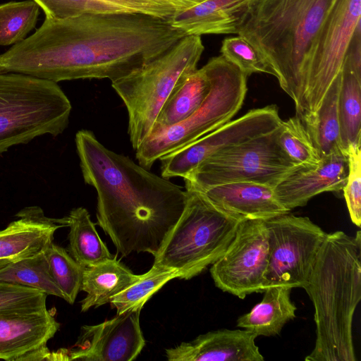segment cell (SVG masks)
I'll list each match as a JSON object with an SVG mask.
<instances>
[{"label": "cell", "mask_w": 361, "mask_h": 361, "mask_svg": "<svg viewBox=\"0 0 361 361\" xmlns=\"http://www.w3.org/2000/svg\"><path fill=\"white\" fill-rule=\"evenodd\" d=\"M185 34L169 20L139 13L46 18L32 35L0 54V73L58 82H111L161 55Z\"/></svg>", "instance_id": "6da1fadb"}, {"label": "cell", "mask_w": 361, "mask_h": 361, "mask_svg": "<svg viewBox=\"0 0 361 361\" xmlns=\"http://www.w3.org/2000/svg\"><path fill=\"white\" fill-rule=\"evenodd\" d=\"M75 145L84 181L97 192V224L123 256L154 257L185 209L186 190L109 149L90 130H79Z\"/></svg>", "instance_id": "7a4b0ae2"}, {"label": "cell", "mask_w": 361, "mask_h": 361, "mask_svg": "<svg viewBox=\"0 0 361 361\" xmlns=\"http://www.w3.org/2000/svg\"><path fill=\"white\" fill-rule=\"evenodd\" d=\"M312 302L316 341L306 361H356L353 321L361 300V232L326 233L302 288Z\"/></svg>", "instance_id": "3957f363"}, {"label": "cell", "mask_w": 361, "mask_h": 361, "mask_svg": "<svg viewBox=\"0 0 361 361\" xmlns=\"http://www.w3.org/2000/svg\"><path fill=\"white\" fill-rule=\"evenodd\" d=\"M337 0H252L238 35L269 62L296 105L320 30Z\"/></svg>", "instance_id": "277c9868"}, {"label": "cell", "mask_w": 361, "mask_h": 361, "mask_svg": "<svg viewBox=\"0 0 361 361\" xmlns=\"http://www.w3.org/2000/svg\"><path fill=\"white\" fill-rule=\"evenodd\" d=\"M204 49L200 36L185 35L161 55L111 82L127 109L128 133L135 150L151 133L173 92L197 69Z\"/></svg>", "instance_id": "5b68a950"}, {"label": "cell", "mask_w": 361, "mask_h": 361, "mask_svg": "<svg viewBox=\"0 0 361 361\" xmlns=\"http://www.w3.org/2000/svg\"><path fill=\"white\" fill-rule=\"evenodd\" d=\"M211 84L209 94L189 117L153 130L135 150L138 164L150 169L154 162L230 121L245 100L247 76L222 55L202 67Z\"/></svg>", "instance_id": "8992f818"}, {"label": "cell", "mask_w": 361, "mask_h": 361, "mask_svg": "<svg viewBox=\"0 0 361 361\" xmlns=\"http://www.w3.org/2000/svg\"><path fill=\"white\" fill-rule=\"evenodd\" d=\"M185 190V209L154 257L153 264L176 271L178 279L188 280L221 257L243 220L218 209L200 192Z\"/></svg>", "instance_id": "52a82bcc"}, {"label": "cell", "mask_w": 361, "mask_h": 361, "mask_svg": "<svg viewBox=\"0 0 361 361\" xmlns=\"http://www.w3.org/2000/svg\"><path fill=\"white\" fill-rule=\"evenodd\" d=\"M71 104L56 82L0 73V154L37 137L61 134Z\"/></svg>", "instance_id": "ba28073f"}, {"label": "cell", "mask_w": 361, "mask_h": 361, "mask_svg": "<svg viewBox=\"0 0 361 361\" xmlns=\"http://www.w3.org/2000/svg\"><path fill=\"white\" fill-rule=\"evenodd\" d=\"M277 128L209 156L183 178L185 189L200 192L234 182L274 188L299 168L281 149Z\"/></svg>", "instance_id": "9c48e42d"}, {"label": "cell", "mask_w": 361, "mask_h": 361, "mask_svg": "<svg viewBox=\"0 0 361 361\" xmlns=\"http://www.w3.org/2000/svg\"><path fill=\"white\" fill-rule=\"evenodd\" d=\"M264 223L269 242L265 289L303 288L326 233L308 217L289 212L265 219Z\"/></svg>", "instance_id": "30bf717a"}, {"label": "cell", "mask_w": 361, "mask_h": 361, "mask_svg": "<svg viewBox=\"0 0 361 361\" xmlns=\"http://www.w3.org/2000/svg\"><path fill=\"white\" fill-rule=\"evenodd\" d=\"M361 0H337L319 34L304 87L295 106L303 118L319 108L341 73L350 41L361 23Z\"/></svg>", "instance_id": "8fae6325"}, {"label": "cell", "mask_w": 361, "mask_h": 361, "mask_svg": "<svg viewBox=\"0 0 361 361\" xmlns=\"http://www.w3.org/2000/svg\"><path fill=\"white\" fill-rule=\"evenodd\" d=\"M268 231L262 219L240 222L225 252L210 268L215 286L240 299L263 293L268 266Z\"/></svg>", "instance_id": "7c38bea8"}, {"label": "cell", "mask_w": 361, "mask_h": 361, "mask_svg": "<svg viewBox=\"0 0 361 361\" xmlns=\"http://www.w3.org/2000/svg\"><path fill=\"white\" fill-rule=\"evenodd\" d=\"M281 121L276 105L253 109L192 143L159 159L161 176L185 178L214 154L276 129Z\"/></svg>", "instance_id": "4fadbf2b"}, {"label": "cell", "mask_w": 361, "mask_h": 361, "mask_svg": "<svg viewBox=\"0 0 361 361\" xmlns=\"http://www.w3.org/2000/svg\"><path fill=\"white\" fill-rule=\"evenodd\" d=\"M141 310L116 314L101 324L83 326L68 360L131 361L145 345L140 329Z\"/></svg>", "instance_id": "5bb4252c"}, {"label": "cell", "mask_w": 361, "mask_h": 361, "mask_svg": "<svg viewBox=\"0 0 361 361\" xmlns=\"http://www.w3.org/2000/svg\"><path fill=\"white\" fill-rule=\"evenodd\" d=\"M60 326L47 308L0 317V359L49 360L48 341Z\"/></svg>", "instance_id": "9a60e30c"}, {"label": "cell", "mask_w": 361, "mask_h": 361, "mask_svg": "<svg viewBox=\"0 0 361 361\" xmlns=\"http://www.w3.org/2000/svg\"><path fill=\"white\" fill-rule=\"evenodd\" d=\"M348 159L343 150L321 158L314 166L299 167L274 187L278 201L288 212L324 192H339L347 180Z\"/></svg>", "instance_id": "2e32d148"}, {"label": "cell", "mask_w": 361, "mask_h": 361, "mask_svg": "<svg viewBox=\"0 0 361 361\" xmlns=\"http://www.w3.org/2000/svg\"><path fill=\"white\" fill-rule=\"evenodd\" d=\"M257 336L245 329H222L166 350L169 361H263Z\"/></svg>", "instance_id": "e0dca14e"}, {"label": "cell", "mask_w": 361, "mask_h": 361, "mask_svg": "<svg viewBox=\"0 0 361 361\" xmlns=\"http://www.w3.org/2000/svg\"><path fill=\"white\" fill-rule=\"evenodd\" d=\"M198 192L218 209L241 220H265L289 212L278 201L274 188L261 183H229Z\"/></svg>", "instance_id": "ac0fdd59"}, {"label": "cell", "mask_w": 361, "mask_h": 361, "mask_svg": "<svg viewBox=\"0 0 361 361\" xmlns=\"http://www.w3.org/2000/svg\"><path fill=\"white\" fill-rule=\"evenodd\" d=\"M17 216L18 220L0 231V261L13 262L44 251L54 232L67 226L66 217L48 218L38 207H25Z\"/></svg>", "instance_id": "d6986e66"}, {"label": "cell", "mask_w": 361, "mask_h": 361, "mask_svg": "<svg viewBox=\"0 0 361 361\" xmlns=\"http://www.w3.org/2000/svg\"><path fill=\"white\" fill-rule=\"evenodd\" d=\"M252 0H204L175 13L171 25L185 35L238 34Z\"/></svg>", "instance_id": "ffe728a7"}, {"label": "cell", "mask_w": 361, "mask_h": 361, "mask_svg": "<svg viewBox=\"0 0 361 361\" xmlns=\"http://www.w3.org/2000/svg\"><path fill=\"white\" fill-rule=\"evenodd\" d=\"M135 275L116 256L84 267L80 290L87 293L81 301V311L110 303L111 299L135 282Z\"/></svg>", "instance_id": "44dd1931"}, {"label": "cell", "mask_w": 361, "mask_h": 361, "mask_svg": "<svg viewBox=\"0 0 361 361\" xmlns=\"http://www.w3.org/2000/svg\"><path fill=\"white\" fill-rule=\"evenodd\" d=\"M290 291L291 288L285 286L266 288L262 301L238 318L237 326L257 336L278 335L295 317L297 307L290 300Z\"/></svg>", "instance_id": "7402d4cb"}, {"label": "cell", "mask_w": 361, "mask_h": 361, "mask_svg": "<svg viewBox=\"0 0 361 361\" xmlns=\"http://www.w3.org/2000/svg\"><path fill=\"white\" fill-rule=\"evenodd\" d=\"M341 71L326 92L317 110L303 118L307 131L320 157L343 150L338 116Z\"/></svg>", "instance_id": "603a6c76"}, {"label": "cell", "mask_w": 361, "mask_h": 361, "mask_svg": "<svg viewBox=\"0 0 361 361\" xmlns=\"http://www.w3.org/2000/svg\"><path fill=\"white\" fill-rule=\"evenodd\" d=\"M210 88L209 79L202 67L190 74L164 104L152 130L171 126L186 119L201 106Z\"/></svg>", "instance_id": "cb8c5ba5"}, {"label": "cell", "mask_w": 361, "mask_h": 361, "mask_svg": "<svg viewBox=\"0 0 361 361\" xmlns=\"http://www.w3.org/2000/svg\"><path fill=\"white\" fill-rule=\"evenodd\" d=\"M66 219L70 228L69 252L79 264L86 267L114 257L101 240L86 209H72Z\"/></svg>", "instance_id": "d4e9b609"}, {"label": "cell", "mask_w": 361, "mask_h": 361, "mask_svg": "<svg viewBox=\"0 0 361 361\" xmlns=\"http://www.w3.org/2000/svg\"><path fill=\"white\" fill-rule=\"evenodd\" d=\"M0 282L19 285L63 299L52 279L44 251L11 262L0 269Z\"/></svg>", "instance_id": "484cf974"}, {"label": "cell", "mask_w": 361, "mask_h": 361, "mask_svg": "<svg viewBox=\"0 0 361 361\" xmlns=\"http://www.w3.org/2000/svg\"><path fill=\"white\" fill-rule=\"evenodd\" d=\"M338 107L345 152L350 145L361 142V79L343 66Z\"/></svg>", "instance_id": "4316f807"}, {"label": "cell", "mask_w": 361, "mask_h": 361, "mask_svg": "<svg viewBox=\"0 0 361 361\" xmlns=\"http://www.w3.org/2000/svg\"><path fill=\"white\" fill-rule=\"evenodd\" d=\"M178 278L176 271L153 264L145 274L111 300L116 314L141 310L146 302L162 286L173 279Z\"/></svg>", "instance_id": "83f0119b"}, {"label": "cell", "mask_w": 361, "mask_h": 361, "mask_svg": "<svg viewBox=\"0 0 361 361\" xmlns=\"http://www.w3.org/2000/svg\"><path fill=\"white\" fill-rule=\"evenodd\" d=\"M277 140L283 153L298 167L314 166L321 159L303 122L296 115L281 120L277 128Z\"/></svg>", "instance_id": "f1b7e54d"}, {"label": "cell", "mask_w": 361, "mask_h": 361, "mask_svg": "<svg viewBox=\"0 0 361 361\" xmlns=\"http://www.w3.org/2000/svg\"><path fill=\"white\" fill-rule=\"evenodd\" d=\"M33 0L10 1L0 5V45H13L33 30L39 14Z\"/></svg>", "instance_id": "f546056e"}, {"label": "cell", "mask_w": 361, "mask_h": 361, "mask_svg": "<svg viewBox=\"0 0 361 361\" xmlns=\"http://www.w3.org/2000/svg\"><path fill=\"white\" fill-rule=\"evenodd\" d=\"M33 1L43 10L46 18L54 19H63L87 13H143L138 6L126 0Z\"/></svg>", "instance_id": "4dcf8cb0"}, {"label": "cell", "mask_w": 361, "mask_h": 361, "mask_svg": "<svg viewBox=\"0 0 361 361\" xmlns=\"http://www.w3.org/2000/svg\"><path fill=\"white\" fill-rule=\"evenodd\" d=\"M49 273L54 283L69 304L74 303L80 290L84 267L79 264L67 251L53 243L44 250Z\"/></svg>", "instance_id": "1f68e13d"}, {"label": "cell", "mask_w": 361, "mask_h": 361, "mask_svg": "<svg viewBox=\"0 0 361 361\" xmlns=\"http://www.w3.org/2000/svg\"><path fill=\"white\" fill-rule=\"evenodd\" d=\"M220 52L247 77L257 73L277 77L276 71L264 56L239 35L225 38L222 41Z\"/></svg>", "instance_id": "d6a6232c"}, {"label": "cell", "mask_w": 361, "mask_h": 361, "mask_svg": "<svg viewBox=\"0 0 361 361\" xmlns=\"http://www.w3.org/2000/svg\"><path fill=\"white\" fill-rule=\"evenodd\" d=\"M47 296L36 289L0 282V317L47 308Z\"/></svg>", "instance_id": "836d02e7"}, {"label": "cell", "mask_w": 361, "mask_h": 361, "mask_svg": "<svg viewBox=\"0 0 361 361\" xmlns=\"http://www.w3.org/2000/svg\"><path fill=\"white\" fill-rule=\"evenodd\" d=\"M348 171L343 189L348 213L352 222L361 226V142L352 144L345 151Z\"/></svg>", "instance_id": "e575fe53"}, {"label": "cell", "mask_w": 361, "mask_h": 361, "mask_svg": "<svg viewBox=\"0 0 361 361\" xmlns=\"http://www.w3.org/2000/svg\"><path fill=\"white\" fill-rule=\"evenodd\" d=\"M138 6L142 13L169 20L180 11L190 8L204 0H126Z\"/></svg>", "instance_id": "d590c367"}, {"label": "cell", "mask_w": 361, "mask_h": 361, "mask_svg": "<svg viewBox=\"0 0 361 361\" xmlns=\"http://www.w3.org/2000/svg\"><path fill=\"white\" fill-rule=\"evenodd\" d=\"M361 27L359 26L349 45L343 66L361 79Z\"/></svg>", "instance_id": "8d00e7d4"}]
</instances>
